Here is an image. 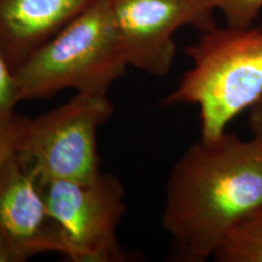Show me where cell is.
Segmentation results:
<instances>
[{
	"label": "cell",
	"mask_w": 262,
	"mask_h": 262,
	"mask_svg": "<svg viewBox=\"0 0 262 262\" xmlns=\"http://www.w3.org/2000/svg\"><path fill=\"white\" fill-rule=\"evenodd\" d=\"M262 205V150L226 131L188 147L172 166L162 225L175 257L204 262Z\"/></svg>",
	"instance_id": "1"
},
{
	"label": "cell",
	"mask_w": 262,
	"mask_h": 262,
	"mask_svg": "<svg viewBox=\"0 0 262 262\" xmlns=\"http://www.w3.org/2000/svg\"><path fill=\"white\" fill-rule=\"evenodd\" d=\"M186 55L192 67L163 103L195 104L201 139H216L262 98V29L216 26L202 32Z\"/></svg>",
	"instance_id": "2"
},
{
	"label": "cell",
	"mask_w": 262,
	"mask_h": 262,
	"mask_svg": "<svg viewBox=\"0 0 262 262\" xmlns=\"http://www.w3.org/2000/svg\"><path fill=\"white\" fill-rule=\"evenodd\" d=\"M127 67L110 0H96L33 52L15 75L22 102L66 89L107 95Z\"/></svg>",
	"instance_id": "3"
},
{
	"label": "cell",
	"mask_w": 262,
	"mask_h": 262,
	"mask_svg": "<svg viewBox=\"0 0 262 262\" xmlns=\"http://www.w3.org/2000/svg\"><path fill=\"white\" fill-rule=\"evenodd\" d=\"M113 113L107 95L77 93L61 106L29 118L16 153L41 181L89 179L101 171L97 133Z\"/></svg>",
	"instance_id": "4"
},
{
	"label": "cell",
	"mask_w": 262,
	"mask_h": 262,
	"mask_svg": "<svg viewBox=\"0 0 262 262\" xmlns=\"http://www.w3.org/2000/svg\"><path fill=\"white\" fill-rule=\"evenodd\" d=\"M41 183L49 210L60 228L67 260H126L117 228L127 206L125 189L117 176L101 170L85 180H51Z\"/></svg>",
	"instance_id": "5"
},
{
	"label": "cell",
	"mask_w": 262,
	"mask_h": 262,
	"mask_svg": "<svg viewBox=\"0 0 262 262\" xmlns=\"http://www.w3.org/2000/svg\"><path fill=\"white\" fill-rule=\"evenodd\" d=\"M120 44L130 67L165 77L176 56V32L216 27L219 0H110Z\"/></svg>",
	"instance_id": "6"
},
{
	"label": "cell",
	"mask_w": 262,
	"mask_h": 262,
	"mask_svg": "<svg viewBox=\"0 0 262 262\" xmlns=\"http://www.w3.org/2000/svg\"><path fill=\"white\" fill-rule=\"evenodd\" d=\"M0 238L19 262L44 253L64 254L41 180L16 152L0 168Z\"/></svg>",
	"instance_id": "7"
},
{
	"label": "cell",
	"mask_w": 262,
	"mask_h": 262,
	"mask_svg": "<svg viewBox=\"0 0 262 262\" xmlns=\"http://www.w3.org/2000/svg\"><path fill=\"white\" fill-rule=\"evenodd\" d=\"M96 0H0V49L14 71Z\"/></svg>",
	"instance_id": "8"
},
{
	"label": "cell",
	"mask_w": 262,
	"mask_h": 262,
	"mask_svg": "<svg viewBox=\"0 0 262 262\" xmlns=\"http://www.w3.org/2000/svg\"><path fill=\"white\" fill-rule=\"evenodd\" d=\"M219 262H262V205L229 232L214 255Z\"/></svg>",
	"instance_id": "9"
},
{
	"label": "cell",
	"mask_w": 262,
	"mask_h": 262,
	"mask_svg": "<svg viewBox=\"0 0 262 262\" xmlns=\"http://www.w3.org/2000/svg\"><path fill=\"white\" fill-rule=\"evenodd\" d=\"M28 123L29 118L17 112L0 122V168L18 149Z\"/></svg>",
	"instance_id": "10"
},
{
	"label": "cell",
	"mask_w": 262,
	"mask_h": 262,
	"mask_svg": "<svg viewBox=\"0 0 262 262\" xmlns=\"http://www.w3.org/2000/svg\"><path fill=\"white\" fill-rule=\"evenodd\" d=\"M217 10L224 14L227 26L251 27L262 10V0H219Z\"/></svg>",
	"instance_id": "11"
},
{
	"label": "cell",
	"mask_w": 262,
	"mask_h": 262,
	"mask_svg": "<svg viewBox=\"0 0 262 262\" xmlns=\"http://www.w3.org/2000/svg\"><path fill=\"white\" fill-rule=\"evenodd\" d=\"M21 102L15 71L6 60L0 49V122L16 112V106Z\"/></svg>",
	"instance_id": "12"
},
{
	"label": "cell",
	"mask_w": 262,
	"mask_h": 262,
	"mask_svg": "<svg viewBox=\"0 0 262 262\" xmlns=\"http://www.w3.org/2000/svg\"><path fill=\"white\" fill-rule=\"evenodd\" d=\"M248 125L251 131V139L262 150V98L249 110Z\"/></svg>",
	"instance_id": "13"
},
{
	"label": "cell",
	"mask_w": 262,
	"mask_h": 262,
	"mask_svg": "<svg viewBox=\"0 0 262 262\" xmlns=\"http://www.w3.org/2000/svg\"><path fill=\"white\" fill-rule=\"evenodd\" d=\"M0 262H19L17 255L0 238Z\"/></svg>",
	"instance_id": "14"
}]
</instances>
